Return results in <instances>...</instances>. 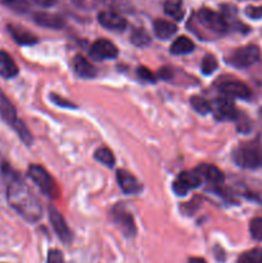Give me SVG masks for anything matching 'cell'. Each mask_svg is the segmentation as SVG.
Returning <instances> with one entry per match:
<instances>
[{
	"instance_id": "1",
	"label": "cell",
	"mask_w": 262,
	"mask_h": 263,
	"mask_svg": "<svg viewBox=\"0 0 262 263\" xmlns=\"http://www.w3.org/2000/svg\"><path fill=\"white\" fill-rule=\"evenodd\" d=\"M8 179L7 198L10 207L28 222H36L43 216V208L36 195L22 179L5 164L3 170Z\"/></svg>"
},
{
	"instance_id": "2",
	"label": "cell",
	"mask_w": 262,
	"mask_h": 263,
	"mask_svg": "<svg viewBox=\"0 0 262 263\" xmlns=\"http://www.w3.org/2000/svg\"><path fill=\"white\" fill-rule=\"evenodd\" d=\"M234 162L244 168H258L262 167V148L258 143L253 141L243 144L233 153Z\"/></svg>"
},
{
	"instance_id": "3",
	"label": "cell",
	"mask_w": 262,
	"mask_h": 263,
	"mask_svg": "<svg viewBox=\"0 0 262 263\" xmlns=\"http://www.w3.org/2000/svg\"><path fill=\"white\" fill-rule=\"evenodd\" d=\"M28 176L46 197L51 199H55L58 197V187H57L55 181L44 167L39 164H31L28 167Z\"/></svg>"
},
{
	"instance_id": "4",
	"label": "cell",
	"mask_w": 262,
	"mask_h": 263,
	"mask_svg": "<svg viewBox=\"0 0 262 263\" xmlns=\"http://www.w3.org/2000/svg\"><path fill=\"white\" fill-rule=\"evenodd\" d=\"M259 57H261V51H259L258 46L247 45L233 51L228 57V63L236 68H247L258 62Z\"/></svg>"
},
{
	"instance_id": "5",
	"label": "cell",
	"mask_w": 262,
	"mask_h": 263,
	"mask_svg": "<svg viewBox=\"0 0 262 263\" xmlns=\"http://www.w3.org/2000/svg\"><path fill=\"white\" fill-rule=\"evenodd\" d=\"M197 18L203 27H205L207 30L212 31L215 33H223L229 28L228 21L225 20V17L222 14H220L217 12H213L211 9H207V8H202L197 13Z\"/></svg>"
},
{
	"instance_id": "6",
	"label": "cell",
	"mask_w": 262,
	"mask_h": 263,
	"mask_svg": "<svg viewBox=\"0 0 262 263\" xmlns=\"http://www.w3.org/2000/svg\"><path fill=\"white\" fill-rule=\"evenodd\" d=\"M202 181V177L197 171H184L176 177L172 184V189L176 193V195L182 197V195H186L192 189L199 186Z\"/></svg>"
},
{
	"instance_id": "7",
	"label": "cell",
	"mask_w": 262,
	"mask_h": 263,
	"mask_svg": "<svg viewBox=\"0 0 262 263\" xmlns=\"http://www.w3.org/2000/svg\"><path fill=\"white\" fill-rule=\"evenodd\" d=\"M112 217L116 225L121 229L123 235L127 238H133L136 234L135 221H134L133 215L123 207L122 204H117L112 210Z\"/></svg>"
},
{
	"instance_id": "8",
	"label": "cell",
	"mask_w": 262,
	"mask_h": 263,
	"mask_svg": "<svg viewBox=\"0 0 262 263\" xmlns=\"http://www.w3.org/2000/svg\"><path fill=\"white\" fill-rule=\"evenodd\" d=\"M90 58L94 61H107V59H115L118 55V49L112 41L99 39L94 41L90 48Z\"/></svg>"
},
{
	"instance_id": "9",
	"label": "cell",
	"mask_w": 262,
	"mask_h": 263,
	"mask_svg": "<svg viewBox=\"0 0 262 263\" xmlns=\"http://www.w3.org/2000/svg\"><path fill=\"white\" fill-rule=\"evenodd\" d=\"M49 220H50L51 226L54 231L58 235V238L63 241L64 244H69L72 241L71 230L67 226L66 220L62 216V213L57 210L54 205H49Z\"/></svg>"
},
{
	"instance_id": "10",
	"label": "cell",
	"mask_w": 262,
	"mask_h": 263,
	"mask_svg": "<svg viewBox=\"0 0 262 263\" xmlns=\"http://www.w3.org/2000/svg\"><path fill=\"white\" fill-rule=\"evenodd\" d=\"M98 21L104 28L110 31H123L127 26L125 18L110 10H104L98 14Z\"/></svg>"
},
{
	"instance_id": "11",
	"label": "cell",
	"mask_w": 262,
	"mask_h": 263,
	"mask_svg": "<svg viewBox=\"0 0 262 263\" xmlns=\"http://www.w3.org/2000/svg\"><path fill=\"white\" fill-rule=\"evenodd\" d=\"M117 181L125 194H139L143 190V185L138 181L134 175H131L126 170H118Z\"/></svg>"
},
{
	"instance_id": "12",
	"label": "cell",
	"mask_w": 262,
	"mask_h": 263,
	"mask_svg": "<svg viewBox=\"0 0 262 263\" xmlns=\"http://www.w3.org/2000/svg\"><path fill=\"white\" fill-rule=\"evenodd\" d=\"M220 91L223 95L230 98H240V99H249L251 98V90L247 85L239 81H228L223 82L220 86Z\"/></svg>"
},
{
	"instance_id": "13",
	"label": "cell",
	"mask_w": 262,
	"mask_h": 263,
	"mask_svg": "<svg viewBox=\"0 0 262 263\" xmlns=\"http://www.w3.org/2000/svg\"><path fill=\"white\" fill-rule=\"evenodd\" d=\"M215 115L218 120H236L239 113L229 98H218L215 102Z\"/></svg>"
},
{
	"instance_id": "14",
	"label": "cell",
	"mask_w": 262,
	"mask_h": 263,
	"mask_svg": "<svg viewBox=\"0 0 262 263\" xmlns=\"http://www.w3.org/2000/svg\"><path fill=\"white\" fill-rule=\"evenodd\" d=\"M195 171L199 174L202 180H205V181L210 182V184L212 185L222 184L223 179H225L222 171H221L220 168H217L216 166H213V164L203 163L200 164V166H198Z\"/></svg>"
},
{
	"instance_id": "15",
	"label": "cell",
	"mask_w": 262,
	"mask_h": 263,
	"mask_svg": "<svg viewBox=\"0 0 262 263\" xmlns=\"http://www.w3.org/2000/svg\"><path fill=\"white\" fill-rule=\"evenodd\" d=\"M0 116H2L3 120H4L8 125L12 126V127L20 121V118L17 117V112H15L14 105L12 104V102L8 99V97L2 91V90H0Z\"/></svg>"
},
{
	"instance_id": "16",
	"label": "cell",
	"mask_w": 262,
	"mask_h": 263,
	"mask_svg": "<svg viewBox=\"0 0 262 263\" xmlns=\"http://www.w3.org/2000/svg\"><path fill=\"white\" fill-rule=\"evenodd\" d=\"M33 21L38 23L41 27L46 28H54V30H59L64 26V20L57 14H51V13L45 12H38L33 14Z\"/></svg>"
},
{
	"instance_id": "17",
	"label": "cell",
	"mask_w": 262,
	"mask_h": 263,
	"mask_svg": "<svg viewBox=\"0 0 262 263\" xmlns=\"http://www.w3.org/2000/svg\"><path fill=\"white\" fill-rule=\"evenodd\" d=\"M8 31H9L13 40L20 45H33V44L38 43V36L33 35L30 31L25 30V28L20 27V26L8 25Z\"/></svg>"
},
{
	"instance_id": "18",
	"label": "cell",
	"mask_w": 262,
	"mask_h": 263,
	"mask_svg": "<svg viewBox=\"0 0 262 263\" xmlns=\"http://www.w3.org/2000/svg\"><path fill=\"white\" fill-rule=\"evenodd\" d=\"M18 74V67L12 57L4 50H0V76L13 79Z\"/></svg>"
},
{
	"instance_id": "19",
	"label": "cell",
	"mask_w": 262,
	"mask_h": 263,
	"mask_svg": "<svg viewBox=\"0 0 262 263\" xmlns=\"http://www.w3.org/2000/svg\"><path fill=\"white\" fill-rule=\"evenodd\" d=\"M73 68L74 72H76L80 77H84V79H92V77L97 76V68L82 55L74 57Z\"/></svg>"
},
{
	"instance_id": "20",
	"label": "cell",
	"mask_w": 262,
	"mask_h": 263,
	"mask_svg": "<svg viewBox=\"0 0 262 263\" xmlns=\"http://www.w3.org/2000/svg\"><path fill=\"white\" fill-rule=\"evenodd\" d=\"M177 27L175 23L169 22L166 20H157L154 21V33L158 39L162 40H167V39L172 37L176 33Z\"/></svg>"
},
{
	"instance_id": "21",
	"label": "cell",
	"mask_w": 262,
	"mask_h": 263,
	"mask_svg": "<svg viewBox=\"0 0 262 263\" xmlns=\"http://www.w3.org/2000/svg\"><path fill=\"white\" fill-rule=\"evenodd\" d=\"M171 53L175 55H182V54H189L194 50V43L186 36H180L172 43Z\"/></svg>"
},
{
	"instance_id": "22",
	"label": "cell",
	"mask_w": 262,
	"mask_h": 263,
	"mask_svg": "<svg viewBox=\"0 0 262 263\" xmlns=\"http://www.w3.org/2000/svg\"><path fill=\"white\" fill-rule=\"evenodd\" d=\"M164 13L174 20L180 21L184 17V4L182 0H166L164 2Z\"/></svg>"
},
{
	"instance_id": "23",
	"label": "cell",
	"mask_w": 262,
	"mask_h": 263,
	"mask_svg": "<svg viewBox=\"0 0 262 263\" xmlns=\"http://www.w3.org/2000/svg\"><path fill=\"white\" fill-rule=\"evenodd\" d=\"M130 41L135 46L143 48V46H146L151 44V36H149V33L146 32L145 30H143V28H135V30L131 32Z\"/></svg>"
},
{
	"instance_id": "24",
	"label": "cell",
	"mask_w": 262,
	"mask_h": 263,
	"mask_svg": "<svg viewBox=\"0 0 262 263\" xmlns=\"http://www.w3.org/2000/svg\"><path fill=\"white\" fill-rule=\"evenodd\" d=\"M190 104L194 108V110L199 115H208V113L212 112V107H211L210 103L202 97H198V95H194V97L190 98Z\"/></svg>"
},
{
	"instance_id": "25",
	"label": "cell",
	"mask_w": 262,
	"mask_h": 263,
	"mask_svg": "<svg viewBox=\"0 0 262 263\" xmlns=\"http://www.w3.org/2000/svg\"><path fill=\"white\" fill-rule=\"evenodd\" d=\"M236 263H262V248H253L239 256Z\"/></svg>"
},
{
	"instance_id": "26",
	"label": "cell",
	"mask_w": 262,
	"mask_h": 263,
	"mask_svg": "<svg viewBox=\"0 0 262 263\" xmlns=\"http://www.w3.org/2000/svg\"><path fill=\"white\" fill-rule=\"evenodd\" d=\"M94 157H95V159H97L98 162H100V163L105 164V166H107V167H113V166H115L116 158H115V156H113L112 152H110L108 148H99V149H97V152H95Z\"/></svg>"
},
{
	"instance_id": "27",
	"label": "cell",
	"mask_w": 262,
	"mask_h": 263,
	"mask_svg": "<svg viewBox=\"0 0 262 263\" xmlns=\"http://www.w3.org/2000/svg\"><path fill=\"white\" fill-rule=\"evenodd\" d=\"M3 4L15 13H27L30 10V3L27 0H3Z\"/></svg>"
},
{
	"instance_id": "28",
	"label": "cell",
	"mask_w": 262,
	"mask_h": 263,
	"mask_svg": "<svg viewBox=\"0 0 262 263\" xmlns=\"http://www.w3.org/2000/svg\"><path fill=\"white\" fill-rule=\"evenodd\" d=\"M200 69H202V73L205 74V76H210L213 72L217 69V61L213 55L211 54H207V55L203 58L202 66H200Z\"/></svg>"
},
{
	"instance_id": "29",
	"label": "cell",
	"mask_w": 262,
	"mask_h": 263,
	"mask_svg": "<svg viewBox=\"0 0 262 263\" xmlns=\"http://www.w3.org/2000/svg\"><path fill=\"white\" fill-rule=\"evenodd\" d=\"M249 230H251L252 238L262 241V217L253 218L251 221V225H249Z\"/></svg>"
},
{
	"instance_id": "30",
	"label": "cell",
	"mask_w": 262,
	"mask_h": 263,
	"mask_svg": "<svg viewBox=\"0 0 262 263\" xmlns=\"http://www.w3.org/2000/svg\"><path fill=\"white\" fill-rule=\"evenodd\" d=\"M136 72H138V76L140 77L141 80H144V81L156 82V76H154V74L152 73L151 69H148L146 67H138Z\"/></svg>"
},
{
	"instance_id": "31",
	"label": "cell",
	"mask_w": 262,
	"mask_h": 263,
	"mask_svg": "<svg viewBox=\"0 0 262 263\" xmlns=\"http://www.w3.org/2000/svg\"><path fill=\"white\" fill-rule=\"evenodd\" d=\"M46 263H64L63 253L58 249H51L48 253V259Z\"/></svg>"
},
{
	"instance_id": "32",
	"label": "cell",
	"mask_w": 262,
	"mask_h": 263,
	"mask_svg": "<svg viewBox=\"0 0 262 263\" xmlns=\"http://www.w3.org/2000/svg\"><path fill=\"white\" fill-rule=\"evenodd\" d=\"M236 122H238V130L240 133H249V130H251V120H248L246 116L238 115Z\"/></svg>"
},
{
	"instance_id": "33",
	"label": "cell",
	"mask_w": 262,
	"mask_h": 263,
	"mask_svg": "<svg viewBox=\"0 0 262 263\" xmlns=\"http://www.w3.org/2000/svg\"><path fill=\"white\" fill-rule=\"evenodd\" d=\"M50 99L53 100V103H55L57 105H59V107H63V108H77L76 104H73V103H71L69 100L67 99H63L62 97H58V95L55 94H50Z\"/></svg>"
},
{
	"instance_id": "34",
	"label": "cell",
	"mask_w": 262,
	"mask_h": 263,
	"mask_svg": "<svg viewBox=\"0 0 262 263\" xmlns=\"http://www.w3.org/2000/svg\"><path fill=\"white\" fill-rule=\"evenodd\" d=\"M246 14L252 20H261L262 18V7H247Z\"/></svg>"
},
{
	"instance_id": "35",
	"label": "cell",
	"mask_w": 262,
	"mask_h": 263,
	"mask_svg": "<svg viewBox=\"0 0 262 263\" xmlns=\"http://www.w3.org/2000/svg\"><path fill=\"white\" fill-rule=\"evenodd\" d=\"M159 77H161L162 80H164V81H169L172 77V69L169 68V67H163V68H161V71H159Z\"/></svg>"
},
{
	"instance_id": "36",
	"label": "cell",
	"mask_w": 262,
	"mask_h": 263,
	"mask_svg": "<svg viewBox=\"0 0 262 263\" xmlns=\"http://www.w3.org/2000/svg\"><path fill=\"white\" fill-rule=\"evenodd\" d=\"M32 2H35L36 4L40 5V7H45V8H49V7H53L54 4H55L58 0H32Z\"/></svg>"
},
{
	"instance_id": "37",
	"label": "cell",
	"mask_w": 262,
	"mask_h": 263,
	"mask_svg": "<svg viewBox=\"0 0 262 263\" xmlns=\"http://www.w3.org/2000/svg\"><path fill=\"white\" fill-rule=\"evenodd\" d=\"M215 253H216V257H217L218 261H221V262L225 261V252H223L220 247H216Z\"/></svg>"
},
{
	"instance_id": "38",
	"label": "cell",
	"mask_w": 262,
	"mask_h": 263,
	"mask_svg": "<svg viewBox=\"0 0 262 263\" xmlns=\"http://www.w3.org/2000/svg\"><path fill=\"white\" fill-rule=\"evenodd\" d=\"M188 263H207L203 258H199V257H193V258H189Z\"/></svg>"
},
{
	"instance_id": "39",
	"label": "cell",
	"mask_w": 262,
	"mask_h": 263,
	"mask_svg": "<svg viewBox=\"0 0 262 263\" xmlns=\"http://www.w3.org/2000/svg\"><path fill=\"white\" fill-rule=\"evenodd\" d=\"M74 2H82V0H74Z\"/></svg>"
}]
</instances>
